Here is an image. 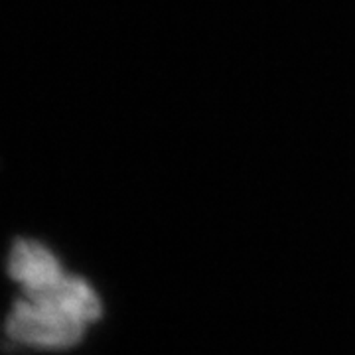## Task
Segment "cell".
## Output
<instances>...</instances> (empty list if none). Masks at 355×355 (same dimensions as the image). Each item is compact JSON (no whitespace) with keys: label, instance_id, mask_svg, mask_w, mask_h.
Segmentation results:
<instances>
[{"label":"cell","instance_id":"cell-2","mask_svg":"<svg viewBox=\"0 0 355 355\" xmlns=\"http://www.w3.org/2000/svg\"><path fill=\"white\" fill-rule=\"evenodd\" d=\"M8 275L22 294H38L64 279V266L50 249L34 239H18L8 254Z\"/></svg>","mask_w":355,"mask_h":355},{"label":"cell","instance_id":"cell-1","mask_svg":"<svg viewBox=\"0 0 355 355\" xmlns=\"http://www.w3.org/2000/svg\"><path fill=\"white\" fill-rule=\"evenodd\" d=\"M103 314L99 294L87 280L65 275L55 286L22 294L6 316V336L38 349H64L79 343L87 326Z\"/></svg>","mask_w":355,"mask_h":355}]
</instances>
